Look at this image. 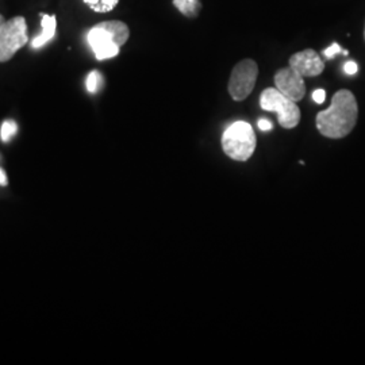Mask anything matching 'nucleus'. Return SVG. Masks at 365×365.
<instances>
[{
	"mask_svg": "<svg viewBox=\"0 0 365 365\" xmlns=\"http://www.w3.org/2000/svg\"><path fill=\"white\" fill-rule=\"evenodd\" d=\"M289 66L294 68L303 78H314L324 72L325 63L313 49L295 53L289 58Z\"/></svg>",
	"mask_w": 365,
	"mask_h": 365,
	"instance_id": "8",
	"label": "nucleus"
},
{
	"mask_svg": "<svg viewBox=\"0 0 365 365\" xmlns=\"http://www.w3.org/2000/svg\"><path fill=\"white\" fill-rule=\"evenodd\" d=\"M95 13H110L119 3V0H83Z\"/></svg>",
	"mask_w": 365,
	"mask_h": 365,
	"instance_id": "11",
	"label": "nucleus"
},
{
	"mask_svg": "<svg viewBox=\"0 0 365 365\" xmlns=\"http://www.w3.org/2000/svg\"><path fill=\"white\" fill-rule=\"evenodd\" d=\"M274 86L279 91L294 102L302 101L306 93L304 78L291 66L283 68L276 72Z\"/></svg>",
	"mask_w": 365,
	"mask_h": 365,
	"instance_id": "7",
	"label": "nucleus"
},
{
	"mask_svg": "<svg viewBox=\"0 0 365 365\" xmlns=\"http://www.w3.org/2000/svg\"><path fill=\"white\" fill-rule=\"evenodd\" d=\"M364 38H365V29H364Z\"/></svg>",
	"mask_w": 365,
	"mask_h": 365,
	"instance_id": "20",
	"label": "nucleus"
},
{
	"mask_svg": "<svg viewBox=\"0 0 365 365\" xmlns=\"http://www.w3.org/2000/svg\"><path fill=\"white\" fill-rule=\"evenodd\" d=\"M339 52H342V51H341L339 43H333L330 48H327V49L324 51V54H325L327 58L330 60V58H333L336 54H339Z\"/></svg>",
	"mask_w": 365,
	"mask_h": 365,
	"instance_id": "14",
	"label": "nucleus"
},
{
	"mask_svg": "<svg viewBox=\"0 0 365 365\" xmlns=\"http://www.w3.org/2000/svg\"><path fill=\"white\" fill-rule=\"evenodd\" d=\"M256 134L248 122L237 120L222 135V149L235 161H247L256 149Z\"/></svg>",
	"mask_w": 365,
	"mask_h": 365,
	"instance_id": "3",
	"label": "nucleus"
},
{
	"mask_svg": "<svg viewBox=\"0 0 365 365\" xmlns=\"http://www.w3.org/2000/svg\"><path fill=\"white\" fill-rule=\"evenodd\" d=\"M260 106L265 111H274L282 128L294 129L299 125L300 110L297 102L291 101L277 88H267L260 96Z\"/></svg>",
	"mask_w": 365,
	"mask_h": 365,
	"instance_id": "4",
	"label": "nucleus"
},
{
	"mask_svg": "<svg viewBox=\"0 0 365 365\" xmlns=\"http://www.w3.org/2000/svg\"><path fill=\"white\" fill-rule=\"evenodd\" d=\"M259 76V66L253 60H242L235 66L229 80V93L235 102H242L248 98L256 86Z\"/></svg>",
	"mask_w": 365,
	"mask_h": 365,
	"instance_id": "6",
	"label": "nucleus"
},
{
	"mask_svg": "<svg viewBox=\"0 0 365 365\" xmlns=\"http://www.w3.org/2000/svg\"><path fill=\"white\" fill-rule=\"evenodd\" d=\"M29 42L26 19L14 16L0 27V63L10 61Z\"/></svg>",
	"mask_w": 365,
	"mask_h": 365,
	"instance_id": "5",
	"label": "nucleus"
},
{
	"mask_svg": "<svg viewBox=\"0 0 365 365\" xmlns=\"http://www.w3.org/2000/svg\"><path fill=\"white\" fill-rule=\"evenodd\" d=\"M18 131V126L14 120H6L3 125H1V130H0V137H1V141L3 143H9L14 135L16 134Z\"/></svg>",
	"mask_w": 365,
	"mask_h": 365,
	"instance_id": "13",
	"label": "nucleus"
},
{
	"mask_svg": "<svg viewBox=\"0 0 365 365\" xmlns=\"http://www.w3.org/2000/svg\"><path fill=\"white\" fill-rule=\"evenodd\" d=\"M4 22H6V19H4V16L0 14V27L3 26Z\"/></svg>",
	"mask_w": 365,
	"mask_h": 365,
	"instance_id": "19",
	"label": "nucleus"
},
{
	"mask_svg": "<svg viewBox=\"0 0 365 365\" xmlns=\"http://www.w3.org/2000/svg\"><path fill=\"white\" fill-rule=\"evenodd\" d=\"M357 117L359 107L354 95L349 90H339L334 93L330 107L318 113L315 122L324 137L339 140L353 130Z\"/></svg>",
	"mask_w": 365,
	"mask_h": 365,
	"instance_id": "1",
	"label": "nucleus"
},
{
	"mask_svg": "<svg viewBox=\"0 0 365 365\" xmlns=\"http://www.w3.org/2000/svg\"><path fill=\"white\" fill-rule=\"evenodd\" d=\"M259 129L262 131H269L274 129L272 122H269L268 119H260L259 120Z\"/></svg>",
	"mask_w": 365,
	"mask_h": 365,
	"instance_id": "17",
	"label": "nucleus"
},
{
	"mask_svg": "<svg viewBox=\"0 0 365 365\" xmlns=\"http://www.w3.org/2000/svg\"><path fill=\"white\" fill-rule=\"evenodd\" d=\"M129 37L130 30L126 24L120 21H106L92 27L87 41L96 60L103 61L118 56L120 46L128 42Z\"/></svg>",
	"mask_w": 365,
	"mask_h": 365,
	"instance_id": "2",
	"label": "nucleus"
},
{
	"mask_svg": "<svg viewBox=\"0 0 365 365\" xmlns=\"http://www.w3.org/2000/svg\"><path fill=\"white\" fill-rule=\"evenodd\" d=\"M175 7L185 16L195 18L199 15L202 4L199 0H173Z\"/></svg>",
	"mask_w": 365,
	"mask_h": 365,
	"instance_id": "10",
	"label": "nucleus"
},
{
	"mask_svg": "<svg viewBox=\"0 0 365 365\" xmlns=\"http://www.w3.org/2000/svg\"><path fill=\"white\" fill-rule=\"evenodd\" d=\"M313 99L315 103H318V105H322L324 102H325V99H327V92L325 90H315L313 92Z\"/></svg>",
	"mask_w": 365,
	"mask_h": 365,
	"instance_id": "15",
	"label": "nucleus"
},
{
	"mask_svg": "<svg viewBox=\"0 0 365 365\" xmlns=\"http://www.w3.org/2000/svg\"><path fill=\"white\" fill-rule=\"evenodd\" d=\"M102 81H103L102 75L98 71H92L91 73L88 75V78H87V81H86V87H87L88 92L96 93L101 90Z\"/></svg>",
	"mask_w": 365,
	"mask_h": 365,
	"instance_id": "12",
	"label": "nucleus"
},
{
	"mask_svg": "<svg viewBox=\"0 0 365 365\" xmlns=\"http://www.w3.org/2000/svg\"><path fill=\"white\" fill-rule=\"evenodd\" d=\"M344 71H345V73L346 75H356L357 73V71H359V66L357 64L354 63V61H349V63H346L345 66H344Z\"/></svg>",
	"mask_w": 365,
	"mask_h": 365,
	"instance_id": "16",
	"label": "nucleus"
},
{
	"mask_svg": "<svg viewBox=\"0 0 365 365\" xmlns=\"http://www.w3.org/2000/svg\"><path fill=\"white\" fill-rule=\"evenodd\" d=\"M0 184L1 185H7V176L4 173V170H0Z\"/></svg>",
	"mask_w": 365,
	"mask_h": 365,
	"instance_id": "18",
	"label": "nucleus"
},
{
	"mask_svg": "<svg viewBox=\"0 0 365 365\" xmlns=\"http://www.w3.org/2000/svg\"><path fill=\"white\" fill-rule=\"evenodd\" d=\"M41 18H42V22H41V25H42V33L39 34L37 38H34L31 41V46H33L34 49L42 48V46H43L45 43H48V42L54 37V34H56V27H57L56 15H46V14H43V15H41Z\"/></svg>",
	"mask_w": 365,
	"mask_h": 365,
	"instance_id": "9",
	"label": "nucleus"
}]
</instances>
